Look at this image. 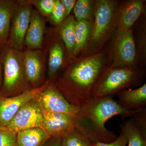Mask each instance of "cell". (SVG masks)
<instances>
[{
    "instance_id": "83f0119b",
    "label": "cell",
    "mask_w": 146,
    "mask_h": 146,
    "mask_svg": "<svg viewBox=\"0 0 146 146\" xmlns=\"http://www.w3.org/2000/svg\"><path fill=\"white\" fill-rule=\"evenodd\" d=\"M136 127L146 137V108L141 110L132 117Z\"/></svg>"
},
{
    "instance_id": "1f68e13d",
    "label": "cell",
    "mask_w": 146,
    "mask_h": 146,
    "mask_svg": "<svg viewBox=\"0 0 146 146\" xmlns=\"http://www.w3.org/2000/svg\"><path fill=\"white\" fill-rule=\"evenodd\" d=\"M3 82V73L2 65L0 61V93L2 89Z\"/></svg>"
},
{
    "instance_id": "7402d4cb",
    "label": "cell",
    "mask_w": 146,
    "mask_h": 146,
    "mask_svg": "<svg viewBox=\"0 0 146 146\" xmlns=\"http://www.w3.org/2000/svg\"><path fill=\"white\" fill-rule=\"evenodd\" d=\"M121 131L127 138L128 146H146V137L136 127L132 118L121 126Z\"/></svg>"
},
{
    "instance_id": "f546056e",
    "label": "cell",
    "mask_w": 146,
    "mask_h": 146,
    "mask_svg": "<svg viewBox=\"0 0 146 146\" xmlns=\"http://www.w3.org/2000/svg\"><path fill=\"white\" fill-rule=\"evenodd\" d=\"M60 2L64 6L67 17L70 15L71 11L74 8L76 0H60Z\"/></svg>"
},
{
    "instance_id": "277c9868",
    "label": "cell",
    "mask_w": 146,
    "mask_h": 146,
    "mask_svg": "<svg viewBox=\"0 0 146 146\" xmlns=\"http://www.w3.org/2000/svg\"><path fill=\"white\" fill-rule=\"evenodd\" d=\"M145 71L139 67H114L110 65L95 84L91 98L112 96L138 86L145 79Z\"/></svg>"
},
{
    "instance_id": "5b68a950",
    "label": "cell",
    "mask_w": 146,
    "mask_h": 146,
    "mask_svg": "<svg viewBox=\"0 0 146 146\" xmlns=\"http://www.w3.org/2000/svg\"><path fill=\"white\" fill-rule=\"evenodd\" d=\"M24 51L14 49L6 44L0 46V61L2 65L3 82L0 95L24 89L28 83L24 65Z\"/></svg>"
},
{
    "instance_id": "8fae6325",
    "label": "cell",
    "mask_w": 146,
    "mask_h": 146,
    "mask_svg": "<svg viewBox=\"0 0 146 146\" xmlns=\"http://www.w3.org/2000/svg\"><path fill=\"white\" fill-rule=\"evenodd\" d=\"M145 1L144 0L119 1L115 13L114 34L132 28L135 23L144 13Z\"/></svg>"
},
{
    "instance_id": "8992f818",
    "label": "cell",
    "mask_w": 146,
    "mask_h": 146,
    "mask_svg": "<svg viewBox=\"0 0 146 146\" xmlns=\"http://www.w3.org/2000/svg\"><path fill=\"white\" fill-rule=\"evenodd\" d=\"M111 41V65L119 67H139L133 29L113 35Z\"/></svg>"
},
{
    "instance_id": "f1b7e54d",
    "label": "cell",
    "mask_w": 146,
    "mask_h": 146,
    "mask_svg": "<svg viewBox=\"0 0 146 146\" xmlns=\"http://www.w3.org/2000/svg\"><path fill=\"white\" fill-rule=\"evenodd\" d=\"M127 139L126 136L121 131L120 135L113 142L109 143L94 142L92 143V146H127Z\"/></svg>"
},
{
    "instance_id": "5bb4252c",
    "label": "cell",
    "mask_w": 146,
    "mask_h": 146,
    "mask_svg": "<svg viewBox=\"0 0 146 146\" xmlns=\"http://www.w3.org/2000/svg\"><path fill=\"white\" fill-rule=\"evenodd\" d=\"M48 56V76L53 78L61 68L68 63L64 44L58 34L57 28L53 31Z\"/></svg>"
},
{
    "instance_id": "484cf974",
    "label": "cell",
    "mask_w": 146,
    "mask_h": 146,
    "mask_svg": "<svg viewBox=\"0 0 146 146\" xmlns=\"http://www.w3.org/2000/svg\"><path fill=\"white\" fill-rule=\"evenodd\" d=\"M55 0H32L30 3L43 17L49 18L54 6Z\"/></svg>"
},
{
    "instance_id": "30bf717a",
    "label": "cell",
    "mask_w": 146,
    "mask_h": 146,
    "mask_svg": "<svg viewBox=\"0 0 146 146\" xmlns=\"http://www.w3.org/2000/svg\"><path fill=\"white\" fill-rule=\"evenodd\" d=\"M36 98L41 107L48 111L64 113L76 118L78 115V107L69 102L55 85L49 83Z\"/></svg>"
},
{
    "instance_id": "ffe728a7",
    "label": "cell",
    "mask_w": 146,
    "mask_h": 146,
    "mask_svg": "<svg viewBox=\"0 0 146 146\" xmlns=\"http://www.w3.org/2000/svg\"><path fill=\"white\" fill-rule=\"evenodd\" d=\"M92 23L88 21H76L73 59L79 56L84 50L90 35Z\"/></svg>"
},
{
    "instance_id": "cb8c5ba5",
    "label": "cell",
    "mask_w": 146,
    "mask_h": 146,
    "mask_svg": "<svg viewBox=\"0 0 146 146\" xmlns=\"http://www.w3.org/2000/svg\"><path fill=\"white\" fill-rule=\"evenodd\" d=\"M63 146H92V143L76 128L62 138Z\"/></svg>"
},
{
    "instance_id": "52a82bcc",
    "label": "cell",
    "mask_w": 146,
    "mask_h": 146,
    "mask_svg": "<svg viewBox=\"0 0 146 146\" xmlns=\"http://www.w3.org/2000/svg\"><path fill=\"white\" fill-rule=\"evenodd\" d=\"M33 6L29 1H18L13 13L7 44L12 48L24 51L25 40L31 18Z\"/></svg>"
},
{
    "instance_id": "7a4b0ae2",
    "label": "cell",
    "mask_w": 146,
    "mask_h": 146,
    "mask_svg": "<svg viewBox=\"0 0 146 146\" xmlns=\"http://www.w3.org/2000/svg\"><path fill=\"white\" fill-rule=\"evenodd\" d=\"M78 109L76 129L92 143H109L115 141L117 137L106 127L108 120L116 115L123 119L132 117L145 108L128 110L120 106L112 96H106L90 98L82 104Z\"/></svg>"
},
{
    "instance_id": "44dd1931",
    "label": "cell",
    "mask_w": 146,
    "mask_h": 146,
    "mask_svg": "<svg viewBox=\"0 0 146 146\" xmlns=\"http://www.w3.org/2000/svg\"><path fill=\"white\" fill-rule=\"evenodd\" d=\"M145 15L137 25L135 39L138 52L139 67L142 68L146 63V27Z\"/></svg>"
},
{
    "instance_id": "d6986e66",
    "label": "cell",
    "mask_w": 146,
    "mask_h": 146,
    "mask_svg": "<svg viewBox=\"0 0 146 146\" xmlns=\"http://www.w3.org/2000/svg\"><path fill=\"white\" fill-rule=\"evenodd\" d=\"M50 137L42 128L28 129L16 133V146H42Z\"/></svg>"
},
{
    "instance_id": "ac0fdd59",
    "label": "cell",
    "mask_w": 146,
    "mask_h": 146,
    "mask_svg": "<svg viewBox=\"0 0 146 146\" xmlns=\"http://www.w3.org/2000/svg\"><path fill=\"white\" fill-rule=\"evenodd\" d=\"M76 22L73 15H70L59 27H56L59 36L65 47L68 62L73 59Z\"/></svg>"
},
{
    "instance_id": "603a6c76",
    "label": "cell",
    "mask_w": 146,
    "mask_h": 146,
    "mask_svg": "<svg viewBox=\"0 0 146 146\" xmlns=\"http://www.w3.org/2000/svg\"><path fill=\"white\" fill-rule=\"evenodd\" d=\"M96 1L77 0L74 9V17L76 21L93 22Z\"/></svg>"
},
{
    "instance_id": "d4e9b609",
    "label": "cell",
    "mask_w": 146,
    "mask_h": 146,
    "mask_svg": "<svg viewBox=\"0 0 146 146\" xmlns=\"http://www.w3.org/2000/svg\"><path fill=\"white\" fill-rule=\"evenodd\" d=\"M66 11L60 0H55L54 6L50 16V21L56 27H58L67 18Z\"/></svg>"
},
{
    "instance_id": "e0dca14e",
    "label": "cell",
    "mask_w": 146,
    "mask_h": 146,
    "mask_svg": "<svg viewBox=\"0 0 146 146\" xmlns=\"http://www.w3.org/2000/svg\"><path fill=\"white\" fill-rule=\"evenodd\" d=\"M18 1L0 0V46L7 44L13 13Z\"/></svg>"
},
{
    "instance_id": "4fadbf2b",
    "label": "cell",
    "mask_w": 146,
    "mask_h": 146,
    "mask_svg": "<svg viewBox=\"0 0 146 146\" xmlns=\"http://www.w3.org/2000/svg\"><path fill=\"white\" fill-rule=\"evenodd\" d=\"M24 65L28 83L33 86L41 81L46 62L45 50L26 49L24 51Z\"/></svg>"
},
{
    "instance_id": "4dcf8cb0",
    "label": "cell",
    "mask_w": 146,
    "mask_h": 146,
    "mask_svg": "<svg viewBox=\"0 0 146 146\" xmlns=\"http://www.w3.org/2000/svg\"><path fill=\"white\" fill-rule=\"evenodd\" d=\"M42 146H63L62 138L51 137Z\"/></svg>"
},
{
    "instance_id": "6da1fadb",
    "label": "cell",
    "mask_w": 146,
    "mask_h": 146,
    "mask_svg": "<svg viewBox=\"0 0 146 146\" xmlns=\"http://www.w3.org/2000/svg\"><path fill=\"white\" fill-rule=\"evenodd\" d=\"M111 62L110 44L95 54L76 57L64 67L55 86L69 102L79 107L91 98L95 84Z\"/></svg>"
},
{
    "instance_id": "ba28073f",
    "label": "cell",
    "mask_w": 146,
    "mask_h": 146,
    "mask_svg": "<svg viewBox=\"0 0 146 146\" xmlns=\"http://www.w3.org/2000/svg\"><path fill=\"white\" fill-rule=\"evenodd\" d=\"M36 98L21 107L6 127L16 133L32 128H43L42 108Z\"/></svg>"
},
{
    "instance_id": "9c48e42d",
    "label": "cell",
    "mask_w": 146,
    "mask_h": 146,
    "mask_svg": "<svg viewBox=\"0 0 146 146\" xmlns=\"http://www.w3.org/2000/svg\"><path fill=\"white\" fill-rule=\"evenodd\" d=\"M48 84V81L42 86L25 90L16 96L6 97L0 95V125H8L21 108L38 96Z\"/></svg>"
},
{
    "instance_id": "2e32d148",
    "label": "cell",
    "mask_w": 146,
    "mask_h": 146,
    "mask_svg": "<svg viewBox=\"0 0 146 146\" xmlns=\"http://www.w3.org/2000/svg\"><path fill=\"white\" fill-rule=\"evenodd\" d=\"M117 94L118 103L128 110L144 109L146 107V83L138 88L125 89Z\"/></svg>"
},
{
    "instance_id": "3957f363",
    "label": "cell",
    "mask_w": 146,
    "mask_h": 146,
    "mask_svg": "<svg viewBox=\"0 0 146 146\" xmlns=\"http://www.w3.org/2000/svg\"><path fill=\"white\" fill-rule=\"evenodd\" d=\"M119 3L114 0H96L90 35L79 56L99 52L112 39L115 31V15Z\"/></svg>"
},
{
    "instance_id": "4316f807",
    "label": "cell",
    "mask_w": 146,
    "mask_h": 146,
    "mask_svg": "<svg viewBox=\"0 0 146 146\" xmlns=\"http://www.w3.org/2000/svg\"><path fill=\"white\" fill-rule=\"evenodd\" d=\"M16 133L0 125V146H16Z\"/></svg>"
},
{
    "instance_id": "7c38bea8",
    "label": "cell",
    "mask_w": 146,
    "mask_h": 146,
    "mask_svg": "<svg viewBox=\"0 0 146 146\" xmlns=\"http://www.w3.org/2000/svg\"><path fill=\"white\" fill-rule=\"evenodd\" d=\"M41 108L43 128L51 137L63 138L76 128L74 117Z\"/></svg>"
},
{
    "instance_id": "9a60e30c",
    "label": "cell",
    "mask_w": 146,
    "mask_h": 146,
    "mask_svg": "<svg viewBox=\"0 0 146 146\" xmlns=\"http://www.w3.org/2000/svg\"><path fill=\"white\" fill-rule=\"evenodd\" d=\"M45 31V21L36 9H33L25 40L26 49H42Z\"/></svg>"
}]
</instances>
